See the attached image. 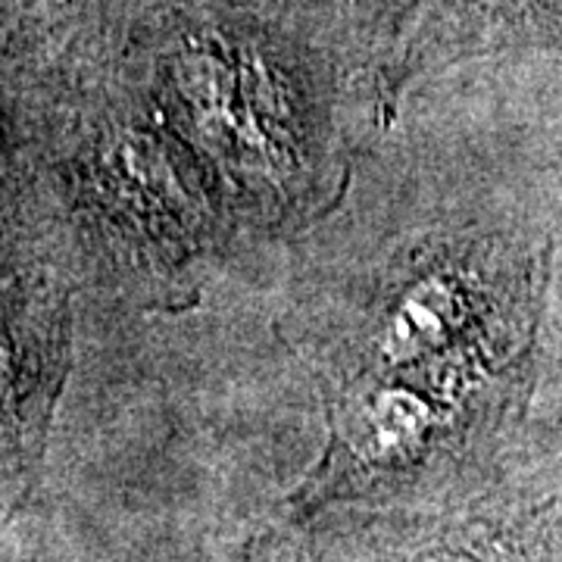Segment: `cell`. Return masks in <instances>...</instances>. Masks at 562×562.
<instances>
[{
    "label": "cell",
    "mask_w": 562,
    "mask_h": 562,
    "mask_svg": "<svg viewBox=\"0 0 562 562\" xmlns=\"http://www.w3.org/2000/svg\"><path fill=\"white\" fill-rule=\"evenodd\" d=\"M419 562H469V560H460V557H428V560H419Z\"/></svg>",
    "instance_id": "obj_3"
},
{
    "label": "cell",
    "mask_w": 562,
    "mask_h": 562,
    "mask_svg": "<svg viewBox=\"0 0 562 562\" xmlns=\"http://www.w3.org/2000/svg\"><path fill=\"white\" fill-rule=\"evenodd\" d=\"M457 316V297L443 281L419 284L387 322L382 353L387 362L416 360L443 341Z\"/></svg>",
    "instance_id": "obj_1"
},
{
    "label": "cell",
    "mask_w": 562,
    "mask_h": 562,
    "mask_svg": "<svg viewBox=\"0 0 562 562\" xmlns=\"http://www.w3.org/2000/svg\"><path fill=\"white\" fill-rule=\"evenodd\" d=\"M425 422H428V413H425L422 401H416L413 394H403V391L382 394L372 409V428L384 447H406V443L419 441Z\"/></svg>",
    "instance_id": "obj_2"
}]
</instances>
